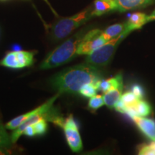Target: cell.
I'll use <instances>...</instances> for the list:
<instances>
[{
  "label": "cell",
  "mask_w": 155,
  "mask_h": 155,
  "mask_svg": "<svg viewBox=\"0 0 155 155\" xmlns=\"http://www.w3.org/2000/svg\"><path fill=\"white\" fill-rule=\"evenodd\" d=\"M101 81V76L98 68L85 62L57 73L50 80V85L60 94H77L86 83H94L98 89Z\"/></svg>",
  "instance_id": "1"
},
{
  "label": "cell",
  "mask_w": 155,
  "mask_h": 155,
  "mask_svg": "<svg viewBox=\"0 0 155 155\" xmlns=\"http://www.w3.org/2000/svg\"><path fill=\"white\" fill-rule=\"evenodd\" d=\"M2 1H5V0H2Z\"/></svg>",
  "instance_id": "30"
},
{
  "label": "cell",
  "mask_w": 155,
  "mask_h": 155,
  "mask_svg": "<svg viewBox=\"0 0 155 155\" xmlns=\"http://www.w3.org/2000/svg\"><path fill=\"white\" fill-rule=\"evenodd\" d=\"M60 94H57V95L55 96H53V98H51L49 99L48 101H46L45 104H42L40 106H39V109L38 111L32 114V116H30L28 119L25 120L23 123L19 126V127H17L16 129H15V131H13V133L12 134L11 136V139L12 143H15L18 140V139L20 137V136L23 134V131H25V129H26L27 127H28L29 125H32L35 123H36L37 121H38L39 120L42 119H45L47 117L48 112L49 111V110L53 106V104L55 102V101L57 99V98L60 96Z\"/></svg>",
  "instance_id": "6"
},
{
  "label": "cell",
  "mask_w": 155,
  "mask_h": 155,
  "mask_svg": "<svg viewBox=\"0 0 155 155\" xmlns=\"http://www.w3.org/2000/svg\"><path fill=\"white\" fill-rule=\"evenodd\" d=\"M86 32L83 30L73 35L65 42L50 52L42 61L40 68L51 69L68 63L77 56V50Z\"/></svg>",
  "instance_id": "2"
},
{
  "label": "cell",
  "mask_w": 155,
  "mask_h": 155,
  "mask_svg": "<svg viewBox=\"0 0 155 155\" xmlns=\"http://www.w3.org/2000/svg\"><path fill=\"white\" fill-rule=\"evenodd\" d=\"M131 91L133 92V94L136 96L138 97L140 99H142L143 96H144V91H143V88L140 86H139V85H134L131 87Z\"/></svg>",
  "instance_id": "24"
},
{
  "label": "cell",
  "mask_w": 155,
  "mask_h": 155,
  "mask_svg": "<svg viewBox=\"0 0 155 155\" xmlns=\"http://www.w3.org/2000/svg\"><path fill=\"white\" fill-rule=\"evenodd\" d=\"M114 10H118L116 0H95L94 8L92 9V15L101 16Z\"/></svg>",
  "instance_id": "10"
},
{
  "label": "cell",
  "mask_w": 155,
  "mask_h": 155,
  "mask_svg": "<svg viewBox=\"0 0 155 155\" xmlns=\"http://www.w3.org/2000/svg\"><path fill=\"white\" fill-rule=\"evenodd\" d=\"M147 19H148V22L155 20V9L152 12V13H151L150 15L147 16Z\"/></svg>",
  "instance_id": "27"
},
{
  "label": "cell",
  "mask_w": 155,
  "mask_h": 155,
  "mask_svg": "<svg viewBox=\"0 0 155 155\" xmlns=\"http://www.w3.org/2000/svg\"><path fill=\"white\" fill-rule=\"evenodd\" d=\"M44 1H45V2H46V3H47V4H48V5L50 6V8H51V9H52V11H53V13H54V14H55V15H57V16H58L57 13H56V12H55V10H54V9H53V7H51V5H50V4L49 3V2H48V0H44Z\"/></svg>",
  "instance_id": "29"
},
{
  "label": "cell",
  "mask_w": 155,
  "mask_h": 155,
  "mask_svg": "<svg viewBox=\"0 0 155 155\" xmlns=\"http://www.w3.org/2000/svg\"><path fill=\"white\" fill-rule=\"evenodd\" d=\"M151 111H152V108H151L150 104L145 101L140 99L137 101V104L132 108L127 111V114H128L131 118L134 116L145 117V116L150 115Z\"/></svg>",
  "instance_id": "13"
},
{
  "label": "cell",
  "mask_w": 155,
  "mask_h": 155,
  "mask_svg": "<svg viewBox=\"0 0 155 155\" xmlns=\"http://www.w3.org/2000/svg\"><path fill=\"white\" fill-rule=\"evenodd\" d=\"M63 128L65 139L71 150L74 152L82 150L83 143L79 133L78 125L73 115H70L65 119Z\"/></svg>",
  "instance_id": "8"
},
{
  "label": "cell",
  "mask_w": 155,
  "mask_h": 155,
  "mask_svg": "<svg viewBox=\"0 0 155 155\" xmlns=\"http://www.w3.org/2000/svg\"><path fill=\"white\" fill-rule=\"evenodd\" d=\"M92 17V9L89 7L73 16L59 19L50 28V39L55 42L63 40Z\"/></svg>",
  "instance_id": "3"
},
{
  "label": "cell",
  "mask_w": 155,
  "mask_h": 155,
  "mask_svg": "<svg viewBox=\"0 0 155 155\" xmlns=\"http://www.w3.org/2000/svg\"><path fill=\"white\" fill-rule=\"evenodd\" d=\"M147 16L148 15L142 12L133 13L127 22V30L131 32L142 28L146 23L148 22Z\"/></svg>",
  "instance_id": "12"
},
{
  "label": "cell",
  "mask_w": 155,
  "mask_h": 155,
  "mask_svg": "<svg viewBox=\"0 0 155 155\" xmlns=\"http://www.w3.org/2000/svg\"><path fill=\"white\" fill-rule=\"evenodd\" d=\"M104 96L101 95H95L91 98H90V100L88 101V108L93 111H96L98 108L101 107L104 105Z\"/></svg>",
  "instance_id": "20"
},
{
  "label": "cell",
  "mask_w": 155,
  "mask_h": 155,
  "mask_svg": "<svg viewBox=\"0 0 155 155\" xmlns=\"http://www.w3.org/2000/svg\"><path fill=\"white\" fill-rule=\"evenodd\" d=\"M127 30H128L127 22L124 23H118V24L111 25L106 28L105 30L103 31L102 35L107 41H109L112 39L119 36L120 35L124 33Z\"/></svg>",
  "instance_id": "15"
},
{
  "label": "cell",
  "mask_w": 155,
  "mask_h": 155,
  "mask_svg": "<svg viewBox=\"0 0 155 155\" xmlns=\"http://www.w3.org/2000/svg\"><path fill=\"white\" fill-rule=\"evenodd\" d=\"M131 119L139 130L153 142H155V121L154 120L139 116H133Z\"/></svg>",
  "instance_id": "9"
},
{
  "label": "cell",
  "mask_w": 155,
  "mask_h": 155,
  "mask_svg": "<svg viewBox=\"0 0 155 155\" xmlns=\"http://www.w3.org/2000/svg\"><path fill=\"white\" fill-rule=\"evenodd\" d=\"M114 88H123V78L121 73L106 80L101 79L98 86V90L101 91L103 93L107 92Z\"/></svg>",
  "instance_id": "14"
},
{
  "label": "cell",
  "mask_w": 155,
  "mask_h": 155,
  "mask_svg": "<svg viewBox=\"0 0 155 155\" xmlns=\"http://www.w3.org/2000/svg\"><path fill=\"white\" fill-rule=\"evenodd\" d=\"M32 126H33L36 135L38 136L44 135L48 130V124L45 119L39 120L38 121L32 124Z\"/></svg>",
  "instance_id": "22"
},
{
  "label": "cell",
  "mask_w": 155,
  "mask_h": 155,
  "mask_svg": "<svg viewBox=\"0 0 155 155\" xmlns=\"http://www.w3.org/2000/svg\"><path fill=\"white\" fill-rule=\"evenodd\" d=\"M129 33L130 32L127 30L119 36L106 42L99 48L94 50L90 55H88L86 59V63L98 68L106 66L111 61L119 45Z\"/></svg>",
  "instance_id": "4"
},
{
  "label": "cell",
  "mask_w": 155,
  "mask_h": 155,
  "mask_svg": "<svg viewBox=\"0 0 155 155\" xmlns=\"http://www.w3.org/2000/svg\"><path fill=\"white\" fill-rule=\"evenodd\" d=\"M155 0H116L118 10L125 12L144 7L154 2Z\"/></svg>",
  "instance_id": "11"
},
{
  "label": "cell",
  "mask_w": 155,
  "mask_h": 155,
  "mask_svg": "<svg viewBox=\"0 0 155 155\" xmlns=\"http://www.w3.org/2000/svg\"><path fill=\"white\" fill-rule=\"evenodd\" d=\"M12 144L11 137H9L8 134L5 129V127L0 124V147H10Z\"/></svg>",
  "instance_id": "21"
},
{
  "label": "cell",
  "mask_w": 155,
  "mask_h": 155,
  "mask_svg": "<svg viewBox=\"0 0 155 155\" xmlns=\"http://www.w3.org/2000/svg\"><path fill=\"white\" fill-rule=\"evenodd\" d=\"M12 50L13 51H19V50H21V48L20 46L18 45L15 44L12 46Z\"/></svg>",
  "instance_id": "28"
},
{
  "label": "cell",
  "mask_w": 155,
  "mask_h": 155,
  "mask_svg": "<svg viewBox=\"0 0 155 155\" xmlns=\"http://www.w3.org/2000/svg\"><path fill=\"white\" fill-rule=\"evenodd\" d=\"M98 90V87L94 83H89L81 87L78 94L86 97V98H91L95 95H96V92Z\"/></svg>",
  "instance_id": "19"
},
{
  "label": "cell",
  "mask_w": 155,
  "mask_h": 155,
  "mask_svg": "<svg viewBox=\"0 0 155 155\" xmlns=\"http://www.w3.org/2000/svg\"><path fill=\"white\" fill-rule=\"evenodd\" d=\"M108 41L102 35V31L92 30L86 32L77 50L78 55H90Z\"/></svg>",
  "instance_id": "7"
},
{
  "label": "cell",
  "mask_w": 155,
  "mask_h": 155,
  "mask_svg": "<svg viewBox=\"0 0 155 155\" xmlns=\"http://www.w3.org/2000/svg\"><path fill=\"white\" fill-rule=\"evenodd\" d=\"M23 134L27 136V137H34V136H36V134H35V131L33 126L29 125L28 127H27L26 129H25V131H23Z\"/></svg>",
  "instance_id": "25"
},
{
  "label": "cell",
  "mask_w": 155,
  "mask_h": 155,
  "mask_svg": "<svg viewBox=\"0 0 155 155\" xmlns=\"http://www.w3.org/2000/svg\"><path fill=\"white\" fill-rule=\"evenodd\" d=\"M38 109L39 107L35 108L34 110L28 112V113L22 114V115L17 116V117L15 118V119H12L11 121H9L8 123L5 125V128L7 129H9V130H15V129H16L17 127H19V126L22 124L25 120L28 119L30 116H32V114L38 111Z\"/></svg>",
  "instance_id": "17"
},
{
  "label": "cell",
  "mask_w": 155,
  "mask_h": 155,
  "mask_svg": "<svg viewBox=\"0 0 155 155\" xmlns=\"http://www.w3.org/2000/svg\"><path fill=\"white\" fill-rule=\"evenodd\" d=\"M139 154L155 155V142L141 146L139 148Z\"/></svg>",
  "instance_id": "23"
},
{
  "label": "cell",
  "mask_w": 155,
  "mask_h": 155,
  "mask_svg": "<svg viewBox=\"0 0 155 155\" xmlns=\"http://www.w3.org/2000/svg\"><path fill=\"white\" fill-rule=\"evenodd\" d=\"M122 90L123 88H114L104 93V100L105 105L111 108L115 107L116 104L121 99Z\"/></svg>",
  "instance_id": "16"
},
{
  "label": "cell",
  "mask_w": 155,
  "mask_h": 155,
  "mask_svg": "<svg viewBox=\"0 0 155 155\" xmlns=\"http://www.w3.org/2000/svg\"><path fill=\"white\" fill-rule=\"evenodd\" d=\"M121 100L125 105L124 114H127V111H129L130 108H132L133 106L137 104L139 100H140V98H139L138 97L136 96L135 95L133 94V92L131 91H127L124 93V94H122V96L121 97Z\"/></svg>",
  "instance_id": "18"
},
{
  "label": "cell",
  "mask_w": 155,
  "mask_h": 155,
  "mask_svg": "<svg viewBox=\"0 0 155 155\" xmlns=\"http://www.w3.org/2000/svg\"><path fill=\"white\" fill-rule=\"evenodd\" d=\"M35 54L32 51H19L9 52L0 61V65L12 69H20L29 67L34 63Z\"/></svg>",
  "instance_id": "5"
},
{
  "label": "cell",
  "mask_w": 155,
  "mask_h": 155,
  "mask_svg": "<svg viewBox=\"0 0 155 155\" xmlns=\"http://www.w3.org/2000/svg\"><path fill=\"white\" fill-rule=\"evenodd\" d=\"M11 154V151L9 150V147H0V155H6Z\"/></svg>",
  "instance_id": "26"
}]
</instances>
